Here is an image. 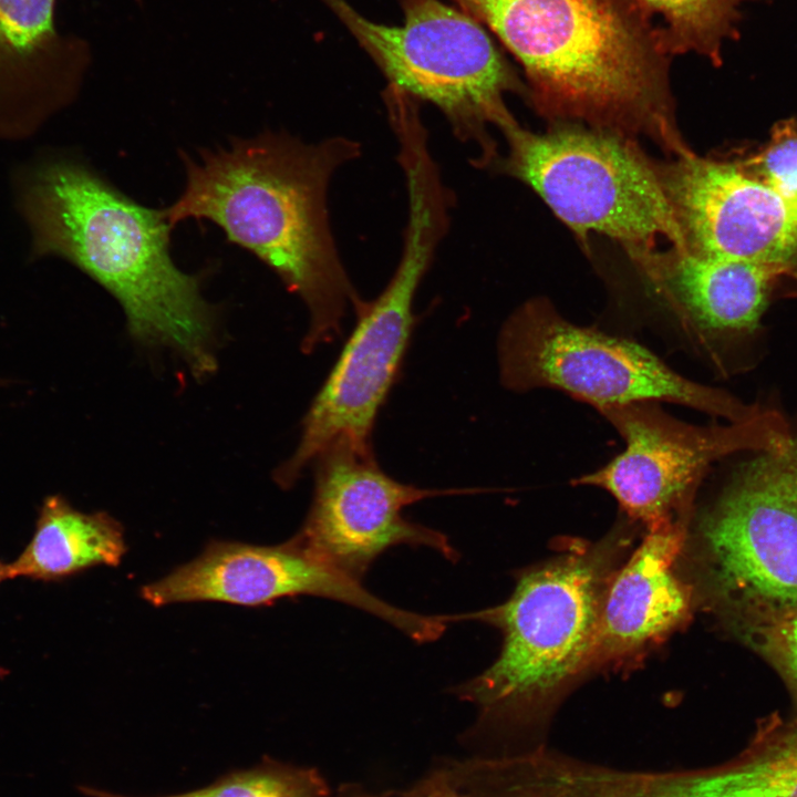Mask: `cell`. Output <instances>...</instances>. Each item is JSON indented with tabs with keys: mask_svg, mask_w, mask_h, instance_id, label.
I'll return each mask as SVG.
<instances>
[{
	"mask_svg": "<svg viewBox=\"0 0 797 797\" xmlns=\"http://www.w3.org/2000/svg\"><path fill=\"white\" fill-rule=\"evenodd\" d=\"M545 133L520 125L503 133V170L528 185L582 241L599 234L618 241L641 270L662 244H687L667 195L662 166L636 143L612 132L558 123Z\"/></svg>",
	"mask_w": 797,
	"mask_h": 797,
	"instance_id": "5b68a950",
	"label": "cell"
},
{
	"mask_svg": "<svg viewBox=\"0 0 797 797\" xmlns=\"http://www.w3.org/2000/svg\"><path fill=\"white\" fill-rule=\"evenodd\" d=\"M337 797H508L494 755L445 764L412 786L383 793Z\"/></svg>",
	"mask_w": 797,
	"mask_h": 797,
	"instance_id": "44dd1931",
	"label": "cell"
},
{
	"mask_svg": "<svg viewBox=\"0 0 797 797\" xmlns=\"http://www.w3.org/2000/svg\"><path fill=\"white\" fill-rule=\"evenodd\" d=\"M407 214L398 265L383 291L355 312V327L302 420L294 453L275 472L281 487H291L338 438L372 444L408 348L414 298L451 222L446 204L428 195L410 198Z\"/></svg>",
	"mask_w": 797,
	"mask_h": 797,
	"instance_id": "ba28073f",
	"label": "cell"
},
{
	"mask_svg": "<svg viewBox=\"0 0 797 797\" xmlns=\"http://www.w3.org/2000/svg\"><path fill=\"white\" fill-rule=\"evenodd\" d=\"M756 454L698 531L721 596L765 620L797 611V439Z\"/></svg>",
	"mask_w": 797,
	"mask_h": 797,
	"instance_id": "30bf717a",
	"label": "cell"
},
{
	"mask_svg": "<svg viewBox=\"0 0 797 797\" xmlns=\"http://www.w3.org/2000/svg\"><path fill=\"white\" fill-rule=\"evenodd\" d=\"M9 579L8 565L0 561V583Z\"/></svg>",
	"mask_w": 797,
	"mask_h": 797,
	"instance_id": "cb8c5ba5",
	"label": "cell"
},
{
	"mask_svg": "<svg viewBox=\"0 0 797 797\" xmlns=\"http://www.w3.org/2000/svg\"><path fill=\"white\" fill-rule=\"evenodd\" d=\"M793 271L745 259L666 250L641 271L656 307L652 331L717 374L742 366L777 279Z\"/></svg>",
	"mask_w": 797,
	"mask_h": 797,
	"instance_id": "7c38bea8",
	"label": "cell"
},
{
	"mask_svg": "<svg viewBox=\"0 0 797 797\" xmlns=\"http://www.w3.org/2000/svg\"><path fill=\"white\" fill-rule=\"evenodd\" d=\"M56 0H0V136L23 137L77 94L90 44L62 34Z\"/></svg>",
	"mask_w": 797,
	"mask_h": 797,
	"instance_id": "9a60e30c",
	"label": "cell"
},
{
	"mask_svg": "<svg viewBox=\"0 0 797 797\" xmlns=\"http://www.w3.org/2000/svg\"><path fill=\"white\" fill-rule=\"evenodd\" d=\"M94 797H132L87 789ZM159 797H337L314 769L273 760L229 773L213 784L183 794Z\"/></svg>",
	"mask_w": 797,
	"mask_h": 797,
	"instance_id": "ffe728a7",
	"label": "cell"
},
{
	"mask_svg": "<svg viewBox=\"0 0 797 797\" xmlns=\"http://www.w3.org/2000/svg\"><path fill=\"white\" fill-rule=\"evenodd\" d=\"M387 77L415 101L436 106L460 142L473 145L478 167L498 159L490 127L518 125L507 94L527 87L480 23L439 0H403L404 22L385 25L343 0H324Z\"/></svg>",
	"mask_w": 797,
	"mask_h": 797,
	"instance_id": "52a82bcc",
	"label": "cell"
},
{
	"mask_svg": "<svg viewBox=\"0 0 797 797\" xmlns=\"http://www.w3.org/2000/svg\"><path fill=\"white\" fill-rule=\"evenodd\" d=\"M605 568L575 550L522 573L501 604L464 613L503 633L498 658L454 689L480 721L526 734L530 752L547 744V725L563 687L589 666L607 588Z\"/></svg>",
	"mask_w": 797,
	"mask_h": 797,
	"instance_id": "277c9868",
	"label": "cell"
},
{
	"mask_svg": "<svg viewBox=\"0 0 797 797\" xmlns=\"http://www.w3.org/2000/svg\"><path fill=\"white\" fill-rule=\"evenodd\" d=\"M126 552L123 527L106 513H83L48 496L23 551L8 562L9 579L63 580L97 566H117Z\"/></svg>",
	"mask_w": 797,
	"mask_h": 797,
	"instance_id": "e0dca14e",
	"label": "cell"
},
{
	"mask_svg": "<svg viewBox=\"0 0 797 797\" xmlns=\"http://www.w3.org/2000/svg\"><path fill=\"white\" fill-rule=\"evenodd\" d=\"M487 27L548 120L691 153L677 127L670 60L656 25L631 0H452Z\"/></svg>",
	"mask_w": 797,
	"mask_h": 797,
	"instance_id": "3957f363",
	"label": "cell"
},
{
	"mask_svg": "<svg viewBox=\"0 0 797 797\" xmlns=\"http://www.w3.org/2000/svg\"><path fill=\"white\" fill-rule=\"evenodd\" d=\"M598 413L617 431L624 448L572 484L605 490L648 531L686 521L700 486L718 460L739 452L777 448L793 437L783 415L769 408L726 425L692 424L656 402Z\"/></svg>",
	"mask_w": 797,
	"mask_h": 797,
	"instance_id": "9c48e42d",
	"label": "cell"
},
{
	"mask_svg": "<svg viewBox=\"0 0 797 797\" xmlns=\"http://www.w3.org/2000/svg\"><path fill=\"white\" fill-rule=\"evenodd\" d=\"M15 198L32 259L69 261L116 299L135 341L169 348L196 377L214 372L216 312L201 294L203 275L174 262L164 209L139 205L66 155L22 168Z\"/></svg>",
	"mask_w": 797,
	"mask_h": 797,
	"instance_id": "7a4b0ae2",
	"label": "cell"
},
{
	"mask_svg": "<svg viewBox=\"0 0 797 797\" xmlns=\"http://www.w3.org/2000/svg\"><path fill=\"white\" fill-rule=\"evenodd\" d=\"M661 165L687 250L721 258L797 266V219L784 200L737 162L694 152Z\"/></svg>",
	"mask_w": 797,
	"mask_h": 797,
	"instance_id": "5bb4252c",
	"label": "cell"
},
{
	"mask_svg": "<svg viewBox=\"0 0 797 797\" xmlns=\"http://www.w3.org/2000/svg\"><path fill=\"white\" fill-rule=\"evenodd\" d=\"M697 797H797V720L769 717L736 756L698 767Z\"/></svg>",
	"mask_w": 797,
	"mask_h": 797,
	"instance_id": "ac0fdd59",
	"label": "cell"
},
{
	"mask_svg": "<svg viewBox=\"0 0 797 797\" xmlns=\"http://www.w3.org/2000/svg\"><path fill=\"white\" fill-rule=\"evenodd\" d=\"M303 594L369 612L417 643H428L438 633L435 615L387 603L291 540L278 546L213 541L194 560L142 588L143 599L156 607L198 601L253 607Z\"/></svg>",
	"mask_w": 797,
	"mask_h": 797,
	"instance_id": "4fadbf2b",
	"label": "cell"
},
{
	"mask_svg": "<svg viewBox=\"0 0 797 797\" xmlns=\"http://www.w3.org/2000/svg\"><path fill=\"white\" fill-rule=\"evenodd\" d=\"M631 1L656 25L666 55L695 53L718 66L723 44L738 38L741 9L752 0Z\"/></svg>",
	"mask_w": 797,
	"mask_h": 797,
	"instance_id": "d6986e66",
	"label": "cell"
},
{
	"mask_svg": "<svg viewBox=\"0 0 797 797\" xmlns=\"http://www.w3.org/2000/svg\"><path fill=\"white\" fill-rule=\"evenodd\" d=\"M360 154V144L344 136L317 143L283 132L235 138L196 159L182 154L185 187L164 209L173 229L188 219L214 222L303 301L307 353L338 337L348 311L364 302L341 261L328 210L332 175Z\"/></svg>",
	"mask_w": 797,
	"mask_h": 797,
	"instance_id": "6da1fadb",
	"label": "cell"
},
{
	"mask_svg": "<svg viewBox=\"0 0 797 797\" xmlns=\"http://www.w3.org/2000/svg\"><path fill=\"white\" fill-rule=\"evenodd\" d=\"M795 216H796V218H797V207H796V209H795Z\"/></svg>",
	"mask_w": 797,
	"mask_h": 797,
	"instance_id": "d4e9b609",
	"label": "cell"
},
{
	"mask_svg": "<svg viewBox=\"0 0 797 797\" xmlns=\"http://www.w3.org/2000/svg\"><path fill=\"white\" fill-rule=\"evenodd\" d=\"M497 361L505 389L553 390L598 412L656 402L739 423L764 410L684 376L631 338L568 320L544 297L525 301L505 320Z\"/></svg>",
	"mask_w": 797,
	"mask_h": 797,
	"instance_id": "8992f818",
	"label": "cell"
},
{
	"mask_svg": "<svg viewBox=\"0 0 797 797\" xmlns=\"http://www.w3.org/2000/svg\"><path fill=\"white\" fill-rule=\"evenodd\" d=\"M314 490L300 530L290 539L321 563L361 581L385 550L428 547L451 561L458 552L438 530L402 511L420 500L477 489H432L401 483L377 464L372 444L349 438L330 443L313 460Z\"/></svg>",
	"mask_w": 797,
	"mask_h": 797,
	"instance_id": "8fae6325",
	"label": "cell"
},
{
	"mask_svg": "<svg viewBox=\"0 0 797 797\" xmlns=\"http://www.w3.org/2000/svg\"><path fill=\"white\" fill-rule=\"evenodd\" d=\"M737 164L746 174L776 193L795 216L797 207L796 120L790 118L777 123L772 130L769 141L762 149Z\"/></svg>",
	"mask_w": 797,
	"mask_h": 797,
	"instance_id": "7402d4cb",
	"label": "cell"
},
{
	"mask_svg": "<svg viewBox=\"0 0 797 797\" xmlns=\"http://www.w3.org/2000/svg\"><path fill=\"white\" fill-rule=\"evenodd\" d=\"M686 521L649 530L607 586L589 665L619 661L663 639L691 611V593L674 573Z\"/></svg>",
	"mask_w": 797,
	"mask_h": 797,
	"instance_id": "2e32d148",
	"label": "cell"
},
{
	"mask_svg": "<svg viewBox=\"0 0 797 797\" xmlns=\"http://www.w3.org/2000/svg\"><path fill=\"white\" fill-rule=\"evenodd\" d=\"M758 629L764 651L797 694V611L762 620Z\"/></svg>",
	"mask_w": 797,
	"mask_h": 797,
	"instance_id": "603a6c76",
	"label": "cell"
}]
</instances>
